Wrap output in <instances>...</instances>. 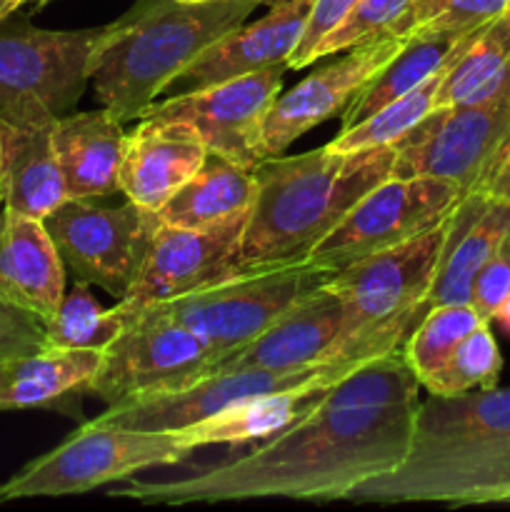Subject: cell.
Returning <instances> with one entry per match:
<instances>
[{"label": "cell", "mask_w": 510, "mask_h": 512, "mask_svg": "<svg viewBox=\"0 0 510 512\" xmlns=\"http://www.w3.org/2000/svg\"><path fill=\"white\" fill-rule=\"evenodd\" d=\"M503 355H500L490 323H480L463 343L455 348L438 375L423 385L430 395H465L473 390L498 388Z\"/></svg>", "instance_id": "cell-31"}, {"label": "cell", "mask_w": 510, "mask_h": 512, "mask_svg": "<svg viewBox=\"0 0 510 512\" xmlns=\"http://www.w3.org/2000/svg\"><path fill=\"white\" fill-rule=\"evenodd\" d=\"M128 310V325L103 350L100 365L85 385V395H93L110 408L178 390L213 373L215 355L208 345L160 305Z\"/></svg>", "instance_id": "cell-9"}, {"label": "cell", "mask_w": 510, "mask_h": 512, "mask_svg": "<svg viewBox=\"0 0 510 512\" xmlns=\"http://www.w3.org/2000/svg\"><path fill=\"white\" fill-rule=\"evenodd\" d=\"M415 0H358L348 18L318 45L315 60L343 53L353 45L368 43L383 35H410V15Z\"/></svg>", "instance_id": "cell-32"}, {"label": "cell", "mask_w": 510, "mask_h": 512, "mask_svg": "<svg viewBox=\"0 0 510 512\" xmlns=\"http://www.w3.org/2000/svg\"><path fill=\"white\" fill-rule=\"evenodd\" d=\"M23 3H38V5H43V3H50V0H23Z\"/></svg>", "instance_id": "cell-40"}, {"label": "cell", "mask_w": 510, "mask_h": 512, "mask_svg": "<svg viewBox=\"0 0 510 512\" xmlns=\"http://www.w3.org/2000/svg\"><path fill=\"white\" fill-rule=\"evenodd\" d=\"M130 310L123 305L103 308L88 283L65 290L53 318L45 320V343L53 350H100L103 353L128 325Z\"/></svg>", "instance_id": "cell-28"}, {"label": "cell", "mask_w": 510, "mask_h": 512, "mask_svg": "<svg viewBox=\"0 0 510 512\" xmlns=\"http://www.w3.org/2000/svg\"><path fill=\"white\" fill-rule=\"evenodd\" d=\"M13 15L0 23V120L53 125L83 98L103 28L43 30Z\"/></svg>", "instance_id": "cell-6"}, {"label": "cell", "mask_w": 510, "mask_h": 512, "mask_svg": "<svg viewBox=\"0 0 510 512\" xmlns=\"http://www.w3.org/2000/svg\"><path fill=\"white\" fill-rule=\"evenodd\" d=\"M480 323H488L478 315V310L470 303H448L433 305L423 313V318L415 323L405 338L403 353L405 363L418 378L420 388L428 383L433 375L440 373L450 355L455 353L460 343L478 328Z\"/></svg>", "instance_id": "cell-29"}, {"label": "cell", "mask_w": 510, "mask_h": 512, "mask_svg": "<svg viewBox=\"0 0 510 512\" xmlns=\"http://www.w3.org/2000/svg\"><path fill=\"white\" fill-rule=\"evenodd\" d=\"M53 145L68 198L120 193L128 133L108 110L60 115L53 123Z\"/></svg>", "instance_id": "cell-22"}, {"label": "cell", "mask_w": 510, "mask_h": 512, "mask_svg": "<svg viewBox=\"0 0 510 512\" xmlns=\"http://www.w3.org/2000/svg\"><path fill=\"white\" fill-rule=\"evenodd\" d=\"M443 75L445 70L433 75L430 80H425L423 85H418V88L410 90V93L395 98L393 103L383 105V108L375 110L373 115H368V118L360 120V123L340 130L338 138L330 140L328 145L333 150H340V153H355V150L383 148V145L400 143L410 130L418 128V125L435 110V98H438V88Z\"/></svg>", "instance_id": "cell-30"}, {"label": "cell", "mask_w": 510, "mask_h": 512, "mask_svg": "<svg viewBox=\"0 0 510 512\" xmlns=\"http://www.w3.org/2000/svg\"><path fill=\"white\" fill-rule=\"evenodd\" d=\"M195 450L168 430H130L83 423L50 453L30 460L0 485V503L83 495L133 478L140 470L178 465Z\"/></svg>", "instance_id": "cell-5"}, {"label": "cell", "mask_w": 510, "mask_h": 512, "mask_svg": "<svg viewBox=\"0 0 510 512\" xmlns=\"http://www.w3.org/2000/svg\"><path fill=\"white\" fill-rule=\"evenodd\" d=\"M350 503H510V388L430 395L415 410L408 455L358 485Z\"/></svg>", "instance_id": "cell-2"}, {"label": "cell", "mask_w": 510, "mask_h": 512, "mask_svg": "<svg viewBox=\"0 0 510 512\" xmlns=\"http://www.w3.org/2000/svg\"><path fill=\"white\" fill-rule=\"evenodd\" d=\"M0 210H3V193H0Z\"/></svg>", "instance_id": "cell-41"}, {"label": "cell", "mask_w": 510, "mask_h": 512, "mask_svg": "<svg viewBox=\"0 0 510 512\" xmlns=\"http://www.w3.org/2000/svg\"><path fill=\"white\" fill-rule=\"evenodd\" d=\"M508 13H510V3H508Z\"/></svg>", "instance_id": "cell-43"}, {"label": "cell", "mask_w": 510, "mask_h": 512, "mask_svg": "<svg viewBox=\"0 0 510 512\" xmlns=\"http://www.w3.org/2000/svg\"><path fill=\"white\" fill-rule=\"evenodd\" d=\"M510 95V13L490 20L440 80L435 108Z\"/></svg>", "instance_id": "cell-27"}, {"label": "cell", "mask_w": 510, "mask_h": 512, "mask_svg": "<svg viewBox=\"0 0 510 512\" xmlns=\"http://www.w3.org/2000/svg\"><path fill=\"white\" fill-rule=\"evenodd\" d=\"M0 193L5 210L35 220H45L68 200L53 125L0 120Z\"/></svg>", "instance_id": "cell-21"}, {"label": "cell", "mask_w": 510, "mask_h": 512, "mask_svg": "<svg viewBox=\"0 0 510 512\" xmlns=\"http://www.w3.org/2000/svg\"><path fill=\"white\" fill-rule=\"evenodd\" d=\"M468 193L445 178L390 175L363 195L343 220L310 250L308 260L338 273L353 260L425 233Z\"/></svg>", "instance_id": "cell-11"}, {"label": "cell", "mask_w": 510, "mask_h": 512, "mask_svg": "<svg viewBox=\"0 0 510 512\" xmlns=\"http://www.w3.org/2000/svg\"><path fill=\"white\" fill-rule=\"evenodd\" d=\"M360 365L363 360H328V363L305 365L298 370H215V373L203 375L195 383L183 385L178 390H165V393L110 405L90 423L110 425V428L178 433V430L190 428V425L250 398L283 393V390L303 388V385H333Z\"/></svg>", "instance_id": "cell-10"}, {"label": "cell", "mask_w": 510, "mask_h": 512, "mask_svg": "<svg viewBox=\"0 0 510 512\" xmlns=\"http://www.w3.org/2000/svg\"><path fill=\"white\" fill-rule=\"evenodd\" d=\"M408 38V35H405ZM403 35H383L343 50L335 63L315 70L270 105L263 128L265 153L280 155L310 128L343 113L370 78L403 48Z\"/></svg>", "instance_id": "cell-15"}, {"label": "cell", "mask_w": 510, "mask_h": 512, "mask_svg": "<svg viewBox=\"0 0 510 512\" xmlns=\"http://www.w3.org/2000/svg\"><path fill=\"white\" fill-rule=\"evenodd\" d=\"M65 295V265L43 220L0 210V300L53 318Z\"/></svg>", "instance_id": "cell-19"}, {"label": "cell", "mask_w": 510, "mask_h": 512, "mask_svg": "<svg viewBox=\"0 0 510 512\" xmlns=\"http://www.w3.org/2000/svg\"><path fill=\"white\" fill-rule=\"evenodd\" d=\"M205 155L208 148L188 125L140 118L133 133H128L120 165V193L158 213L175 190L193 178Z\"/></svg>", "instance_id": "cell-18"}, {"label": "cell", "mask_w": 510, "mask_h": 512, "mask_svg": "<svg viewBox=\"0 0 510 512\" xmlns=\"http://www.w3.org/2000/svg\"><path fill=\"white\" fill-rule=\"evenodd\" d=\"M258 0H138L103 25L90 80L103 108L120 123L143 118L170 83L215 40L248 20Z\"/></svg>", "instance_id": "cell-4"}, {"label": "cell", "mask_w": 510, "mask_h": 512, "mask_svg": "<svg viewBox=\"0 0 510 512\" xmlns=\"http://www.w3.org/2000/svg\"><path fill=\"white\" fill-rule=\"evenodd\" d=\"M310 8L313 0H278L265 18L238 25L215 40L165 88V93H193L273 65H288V58L303 38Z\"/></svg>", "instance_id": "cell-17"}, {"label": "cell", "mask_w": 510, "mask_h": 512, "mask_svg": "<svg viewBox=\"0 0 510 512\" xmlns=\"http://www.w3.org/2000/svg\"><path fill=\"white\" fill-rule=\"evenodd\" d=\"M473 190H480L488 198L503 200L510 203V133L503 140V145L498 148V153L493 155L490 165L485 168V173L480 175V180L475 183Z\"/></svg>", "instance_id": "cell-37"}, {"label": "cell", "mask_w": 510, "mask_h": 512, "mask_svg": "<svg viewBox=\"0 0 510 512\" xmlns=\"http://www.w3.org/2000/svg\"><path fill=\"white\" fill-rule=\"evenodd\" d=\"M418 393V378L403 353L393 350L330 385L305 418L255 448L183 478L115 485L108 498L143 505L348 500L358 485L405 460Z\"/></svg>", "instance_id": "cell-1"}, {"label": "cell", "mask_w": 510, "mask_h": 512, "mask_svg": "<svg viewBox=\"0 0 510 512\" xmlns=\"http://www.w3.org/2000/svg\"><path fill=\"white\" fill-rule=\"evenodd\" d=\"M395 145L340 153L330 145L270 155L253 168L255 198L238 270L305 260L368 190L393 175Z\"/></svg>", "instance_id": "cell-3"}, {"label": "cell", "mask_w": 510, "mask_h": 512, "mask_svg": "<svg viewBox=\"0 0 510 512\" xmlns=\"http://www.w3.org/2000/svg\"><path fill=\"white\" fill-rule=\"evenodd\" d=\"M510 235V203L468 190L450 213L448 240L440 255L428 305L470 303L473 280Z\"/></svg>", "instance_id": "cell-20"}, {"label": "cell", "mask_w": 510, "mask_h": 512, "mask_svg": "<svg viewBox=\"0 0 510 512\" xmlns=\"http://www.w3.org/2000/svg\"><path fill=\"white\" fill-rule=\"evenodd\" d=\"M248 215L250 210L208 228L160 223L138 280L118 303L123 308L168 303L238 273V250Z\"/></svg>", "instance_id": "cell-14"}, {"label": "cell", "mask_w": 510, "mask_h": 512, "mask_svg": "<svg viewBox=\"0 0 510 512\" xmlns=\"http://www.w3.org/2000/svg\"><path fill=\"white\" fill-rule=\"evenodd\" d=\"M328 388L330 385H303V388H290L283 393L250 398L245 403L230 405L190 428L178 430V435L193 450L208 448V445L263 443L293 425L295 420L305 418L323 400Z\"/></svg>", "instance_id": "cell-25"}, {"label": "cell", "mask_w": 510, "mask_h": 512, "mask_svg": "<svg viewBox=\"0 0 510 512\" xmlns=\"http://www.w3.org/2000/svg\"><path fill=\"white\" fill-rule=\"evenodd\" d=\"M510 298V235L495 248L488 263L480 268L473 280V293L470 305L478 310V315L488 323H493L500 305Z\"/></svg>", "instance_id": "cell-34"}, {"label": "cell", "mask_w": 510, "mask_h": 512, "mask_svg": "<svg viewBox=\"0 0 510 512\" xmlns=\"http://www.w3.org/2000/svg\"><path fill=\"white\" fill-rule=\"evenodd\" d=\"M188 3H198V0H188ZM258 3H263V0H258Z\"/></svg>", "instance_id": "cell-42"}, {"label": "cell", "mask_w": 510, "mask_h": 512, "mask_svg": "<svg viewBox=\"0 0 510 512\" xmlns=\"http://www.w3.org/2000/svg\"><path fill=\"white\" fill-rule=\"evenodd\" d=\"M20 5H23V0H0V23H3L8 15H13Z\"/></svg>", "instance_id": "cell-39"}, {"label": "cell", "mask_w": 510, "mask_h": 512, "mask_svg": "<svg viewBox=\"0 0 510 512\" xmlns=\"http://www.w3.org/2000/svg\"><path fill=\"white\" fill-rule=\"evenodd\" d=\"M480 30V28H478ZM448 33V30H415L405 38L403 48L373 75V78L365 83V88L350 100L348 108L340 115V123L343 128L360 123L368 115H373L375 110H380L383 105L393 103L400 95L410 93L418 85H423L425 80H430L433 75L448 70V65L463 53L470 45V40L475 38V33Z\"/></svg>", "instance_id": "cell-24"}, {"label": "cell", "mask_w": 510, "mask_h": 512, "mask_svg": "<svg viewBox=\"0 0 510 512\" xmlns=\"http://www.w3.org/2000/svg\"><path fill=\"white\" fill-rule=\"evenodd\" d=\"M510 133V95L483 103L435 108L395 143L393 175L445 178L473 190Z\"/></svg>", "instance_id": "cell-13"}, {"label": "cell", "mask_w": 510, "mask_h": 512, "mask_svg": "<svg viewBox=\"0 0 510 512\" xmlns=\"http://www.w3.org/2000/svg\"><path fill=\"white\" fill-rule=\"evenodd\" d=\"M358 0H313L310 8L308 23H305L303 38H300L298 48L288 58V70H300L305 65L315 63V50L318 45L348 18L350 10L355 8Z\"/></svg>", "instance_id": "cell-35"}, {"label": "cell", "mask_w": 510, "mask_h": 512, "mask_svg": "<svg viewBox=\"0 0 510 512\" xmlns=\"http://www.w3.org/2000/svg\"><path fill=\"white\" fill-rule=\"evenodd\" d=\"M285 70L288 65H273L193 93L168 95L165 100H155L143 118L188 125L205 148L253 170L260 160L268 158L263 128L270 105L280 95Z\"/></svg>", "instance_id": "cell-12"}, {"label": "cell", "mask_w": 510, "mask_h": 512, "mask_svg": "<svg viewBox=\"0 0 510 512\" xmlns=\"http://www.w3.org/2000/svg\"><path fill=\"white\" fill-rule=\"evenodd\" d=\"M253 198V170L208 150L193 178L180 185L173 198L158 210V218L173 228H208L248 213Z\"/></svg>", "instance_id": "cell-26"}, {"label": "cell", "mask_w": 510, "mask_h": 512, "mask_svg": "<svg viewBox=\"0 0 510 512\" xmlns=\"http://www.w3.org/2000/svg\"><path fill=\"white\" fill-rule=\"evenodd\" d=\"M330 275L333 270L308 258L258 265V268L238 270L230 278L183 298L155 305L193 330L208 345L218 363L225 355L258 338L295 303L328 283Z\"/></svg>", "instance_id": "cell-7"}, {"label": "cell", "mask_w": 510, "mask_h": 512, "mask_svg": "<svg viewBox=\"0 0 510 512\" xmlns=\"http://www.w3.org/2000/svg\"><path fill=\"white\" fill-rule=\"evenodd\" d=\"M100 350H40L0 360V413L10 410H68L100 365Z\"/></svg>", "instance_id": "cell-23"}, {"label": "cell", "mask_w": 510, "mask_h": 512, "mask_svg": "<svg viewBox=\"0 0 510 512\" xmlns=\"http://www.w3.org/2000/svg\"><path fill=\"white\" fill-rule=\"evenodd\" d=\"M493 320H495V323L500 325V328L505 330V333L510 335V298L505 300L503 305H500V308H498V313H495V318H493Z\"/></svg>", "instance_id": "cell-38"}, {"label": "cell", "mask_w": 510, "mask_h": 512, "mask_svg": "<svg viewBox=\"0 0 510 512\" xmlns=\"http://www.w3.org/2000/svg\"><path fill=\"white\" fill-rule=\"evenodd\" d=\"M508 3L510 0H415L410 33L423 28L458 35L473 33L508 13Z\"/></svg>", "instance_id": "cell-33"}, {"label": "cell", "mask_w": 510, "mask_h": 512, "mask_svg": "<svg viewBox=\"0 0 510 512\" xmlns=\"http://www.w3.org/2000/svg\"><path fill=\"white\" fill-rule=\"evenodd\" d=\"M345 338H348L345 303L328 285H320L308 298L280 315L258 338L218 360L213 373L240 368L298 370L328 360H363L345 350Z\"/></svg>", "instance_id": "cell-16"}, {"label": "cell", "mask_w": 510, "mask_h": 512, "mask_svg": "<svg viewBox=\"0 0 510 512\" xmlns=\"http://www.w3.org/2000/svg\"><path fill=\"white\" fill-rule=\"evenodd\" d=\"M118 195V193H115ZM123 195V193H120ZM65 270L123 300L148 258L160 218L123 195L68 198L43 220Z\"/></svg>", "instance_id": "cell-8"}, {"label": "cell", "mask_w": 510, "mask_h": 512, "mask_svg": "<svg viewBox=\"0 0 510 512\" xmlns=\"http://www.w3.org/2000/svg\"><path fill=\"white\" fill-rule=\"evenodd\" d=\"M48 350L43 320L0 300V360Z\"/></svg>", "instance_id": "cell-36"}]
</instances>
